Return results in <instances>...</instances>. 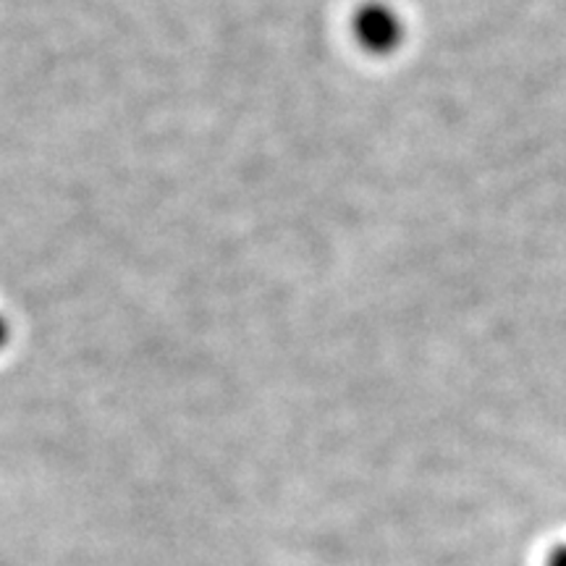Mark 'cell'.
<instances>
[{"label": "cell", "instance_id": "obj_1", "mask_svg": "<svg viewBox=\"0 0 566 566\" xmlns=\"http://www.w3.org/2000/svg\"><path fill=\"white\" fill-rule=\"evenodd\" d=\"M399 21H396L386 6H367V9L357 13V38L370 51H391L396 40H399Z\"/></svg>", "mask_w": 566, "mask_h": 566}]
</instances>
